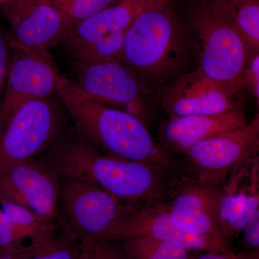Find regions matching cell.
Returning a JSON list of instances; mask_svg holds the SVG:
<instances>
[{"label":"cell","mask_w":259,"mask_h":259,"mask_svg":"<svg viewBox=\"0 0 259 259\" xmlns=\"http://www.w3.org/2000/svg\"><path fill=\"white\" fill-rule=\"evenodd\" d=\"M40 160L60 178L90 182L127 203L155 204L164 193V172L102 153L74 129L65 131Z\"/></svg>","instance_id":"6da1fadb"},{"label":"cell","mask_w":259,"mask_h":259,"mask_svg":"<svg viewBox=\"0 0 259 259\" xmlns=\"http://www.w3.org/2000/svg\"><path fill=\"white\" fill-rule=\"evenodd\" d=\"M56 93L72 119L76 132L93 147L164 173L176 168L172 155L155 142L142 121L134 116L89 98L72 80L61 74Z\"/></svg>","instance_id":"7a4b0ae2"},{"label":"cell","mask_w":259,"mask_h":259,"mask_svg":"<svg viewBox=\"0 0 259 259\" xmlns=\"http://www.w3.org/2000/svg\"><path fill=\"white\" fill-rule=\"evenodd\" d=\"M193 51L187 30L170 5L143 10L126 33L121 63L134 71L143 88L161 94L192 71Z\"/></svg>","instance_id":"3957f363"},{"label":"cell","mask_w":259,"mask_h":259,"mask_svg":"<svg viewBox=\"0 0 259 259\" xmlns=\"http://www.w3.org/2000/svg\"><path fill=\"white\" fill-rule=\"evenodd\" d=\"M194 61L202 74L238 97L250 53L220 0H185Z\"/></svg>","instance_id":"277c9868"},{"label":"cell","mask_w":259,"mask_h":259,"mask_svg":"<svg viewBox=\"0 0 259 259\" xmlns=\"http://www.w3.org/2000/svg\"><path fill=\"white\" fill-rule=\"evenodd\" d=\"M65 127L64 111L50 97L25 102L0 125V173L46 152Z\"/></svg>","instance_id":"5b68a950"},{"label":"cell","mask_w":259,"mask_h":259,"mask_svg":"<svg viewBox=\"0 0 259 259\" xmlns=\"http://www.w3.org/2000/svg\"><path fill=\"white\" fill-rule=\"evenodd\" d=\"M133 205L90 182L61 178L59 223L81 243L100 241Z\"/></svg>","instance_id":"8992f818"},{"label":"cell","mask_w":259,"mask_h":259,"mask_svg":"<svg viewBox=\"0 0 259 259\" xmlns=\"http://www.w3.org/2000/svg\"><path fill=\"white\" fill-rule=\"evenodd\" d=\"M143 10L136 0H119L71 29L64 44L76 61L121 62L126 33Z\"/></svg>","instance_id":"52a82bcc"},{"label":"cell","mask_w":259,"mask_h":259,"mask_svg":"<svg viewBox=\"0 0 259 259\" xmlns=\"http://www.w3.org/2000/svg\"><path fill=\"white\" fill-rule=\"evenodd\" d=\"M259 149V116L246 125L213 136L183 153L194 180L218 187L230 173L253 161Z\"/></svg>","instance_id":"ba28073f"},{"label":"cell","mask_w":259,"mask_h":259,"mask_svg":"<svg viewBox=\"0 0 259 259\" xmlns=\"http://www.w3.org/2000/svg\"><path fill=\"white\" fill-rule=\"evenodd\" d=\"M0 15L9 25L11 47L49 51L64 44L70 32L52 0H3Z\"/></svg>","instance_id":"9c48e42d"},{"label":"cell","mask_w":259,"mask_h":259,"mask_svg":"<svg viewBox=\"0 0 259 259\" xmlns=\"http://www.w3.org/2000/svg\"><path fill=\"white\" fill-rule=\"evenodd\" d=\"M1 105L0 125L25 102L56 93L59 74L48 50L11 47Z\"/></svg>","instance_id":"30bf717a"},{"label":"cell","mask_w":259,"mask_h":259,"mask_svg":"<svg viewBox=\"0 0 259 259\" xmlns=\"http://www.w3.org/2000/svg\"><path fill=\"white\" fill-rule=\"evenodd\" d=\"M60 183V177L50 167L41 160L30 158L0 173V200L20 204L59 223Z\"/></svg>","instance_id":"8fae6325"},{"label":"cell","mask_w":259,"mask_h":259,"mask_svg":"<svg viewBox=\"0 0 259 259\" xmlns=\"http://www.w3.org/2000/svg\"><path fill=\"white\" fill-rule=\"evenodd\" d=\"M137 236L174 242L190 251L223 253L230 250L228 246L181 229L171 221L168 206L161 203L146 204L141 207L131 206L116 220L99 241H120Z\"/></svg>","instance_id":"7c38bea8"},{"label":"cell","mask_w":259,"mask_h":259,"mask_svg":"<svg viewBox=\"0 0 259 259\" xmlns=\"http://www.w3.org/2000/svg\"><path fill=\"white\" fill-rule=\"evenodd\" d=\"M169 190L171 202L167 206L176 226L194 236L228 246L219 226L218 187L183 177L176 180Z\"/></svg>","instance_id":"4fadbf2b"},{"label":"cell","mask_w":259,"mask_h":259,"mask_svg":"<svg viewBox=\"0 0 259 259\" xmlns=\"http://www.w3.org/2000/svg\"><path fill=\"white\" fill-rule=\"evenodd\" d=\"M161 95L162 106L170 118L218 115L241 105L237 95L198 69L179 76Z\"/></svg>","instance_id":"5bb4252c"},{"label":"cell","mask_w":259,"mask_h":259,"mask_svg":"<svg viewBox=\"0 0 259 259\" xmlns=\"http://www.w3.org/2000/svg\"><path fill=\"white\" fill-rule=\"evenodd\" d=\"M74 72L73 82L83 95L95 101L125 106L141 99L144 88L134 71L122 63L76 61Z\"/></svg>","instance_id":"9a60e30c"},{"label":"cell","mask_w":259,"mask_h":259,"mask_svg":"<svg viewBox=\"0 0 259 259\" xmlns=\"http://www.w3.org/2000/svg\"><path fill=\"white\" fill-rule=\"evenodd\" d=\"M247 124L241 105L218 115L172 117L162 127L161 146L171 155L183 154L197 143Z\"/></svg>","instance_id":"2e32d148"},{"label":"cell","mask_w":259,"mask_h":259,"mask_svg":"<svg viewBox=\"0 0 259 259\" xmlns=\"http://www.w3.org/2000/svg\"><path fill=\"white\" fill-rule=\"evenodd\" d=\"M258 180V172L255 171L249 190L237 192L236 182H233L224 192L220 193L219 226L225 239L242 231L259 210Z\"/></svg>","instance_id":"e0dca14e"},{"label":"cell","mask_w":259,"mask_h":259,"mask_svg":"<svg viewBox=\"0 0 259 259\" xmlns=\"http://www.w3.org/2000/svg\"><path fill=\"white\" fill-rule=\"evenodd\" d=\"M0 208L28 245L44 241L60 226L59 223L46 219L28 207L10 201L0 200Z\"/></svg>","instance_id":"ac0fdd59"},{"label":"cell","mask_w":259,"mask_h":259,"mask_svg":"<svg viewBox=\"0 0 259 259\" xmlns=\"http://www.w3.org/2000/svg\"><path fill=\"white\" fill-rule=\"evenodd\" d=\"M237 31L252 51L259 49V0H220Z\"/></svg>","instance_id":"d6986e66"},{"label":"cell","mask_w":259,"mask_h":259,"mask_svg":"<svg viewBox=\"0 0 259 259\" xmlns=\"http://www.w3.org/2000/svg\"><path fill=\"white\" fill-rule=\"evenodd\" d=\"M127 259H189L190 250L174 242L137 236L120 241Z\"/></svg>","instance_id":"ffe728a7"},{"label":"cell","mask_w":259,"mask_h":259,"mask_svg":"<svg viewBox=\"0 0 259 259\" xmlns=\"http://www.w3.org/2000/svg\"><path fill=\"white\" fill-rule=\"evenodd\" d=\"M81 243L60 226L42 242L30 259H77Z\"/></svg>","instance_id":"44dd1931"},{"label":"cell","mask_w":259,"mask_h":259,"mask_svg":"<svg viewBox=\"0 0 259 259\" xmlns=\"http://www.w3.org/2000/svg\"><path fill=\"white\" fill-rule=\"evenodd\" d=\"M70 29L119 0H52Z\"/></svg>","instance_id":"7402d4cb"},{"label":"cell","mask_w":259,"mask_h":259,"mask_svg":"<svg viewBox=\"0 0 259 259\" xmlns=\"http://www.w3.org/2000/svg\"><path fill=\"white\" fill-rule=\"evenodd\" d=\"M77 259H127L120 241H96L81 243Z\"/></svg>","instance_id":"603a6c76"},{"label":"cell","mask_w":259,"mask_h":259,"mask_svg":"<svg viewBox=\"0 0 259 259\" xmlns=\"http://www.w3.org/2000/svg\"><path fill=\"white\" fill-rule=\"evenodd\" d=\"M6 214L0 208V250L28 246Z\"/></svg>","instance_id":"cb8c5ba5"},{"label":"cell","mask_w":259,"mask_h":259,"mask_svg":"<svg viewBox=\"0 0 259 259\" xmlns=\"http://www.w3.org/2000/svg\"><path fill=\"white\" fill-rule=\"evenodd\" d=\"M242 89H245L259 100L258 51L250 53L242 77Z\"/></svg>","instance_id":"d4e9b609"},{"label":"cell","mask_w":259,"mask_h":259,"mask_svg":"<svg viewBox=\"0 0 259 259\" xmlns=\"http://www.w3.org/2000/svg\"><path fill=\"white\" fill-rule=\"evenodd\" d=\"M11 56V47L7 34L0 30V105L4 93L5 83Z\"/></svg>","instance_id":"484cf974"},{"label":"cell","mask_w":259,"mask_h":259,"mask_svg":"<svg viewBox=\"0 0 259 259\" xmlns=\"http://www.w3.org/2000/svg\"><path fill=\"white\" fill-rule=\"evenodd\" d=\"M243 240L245 246L258 253L259 248V210L252 216L243 229Z\"/></svg>","instance_id":"4316f807"},{"label":"cell","mask_w":259,"mask_h":259,"mask_svg":"<svg viewBox=\"0 0 259 259\" xmlns=\"http://www.w3.org/2000/svg\"><path fill=\"white\" fill-rule=\"evenodd\" d=\"M44 241L22 248L0 250V259H30Z\"/></svg>","instance_id":"83f0119b"},{"label":"cell","mask_w":259,"mask_h":259,"mask_svg":"<svg viewBox=\"0 0 259 259\" xmlns=\"http://www.w3.org/2000/svg\"><path fill=\"white\" fill-rule=\"evenodd\" d=\"M197 259H259L258 253H233L231 250L223 253L205 252Z\"/></svg>","instance_id":"f1b7e54d"},{"label":"cell","mask_w":259,"mask_h":259,"mask_svg":"<svg viewBox=\"0 0 259 259\" xmlns=\"http://www.w3.org/2000/svg\"><path fill=\"white\" fill-rule=\"evenodd\" d=\"M144 6V10L168 6L175 0H136Z\"/></svg>","instance_id":"f546056e"},{"label":"cell","mask_w":259,"mask_h":259,"mask_svg":"<svg viewBox=\"0 0 259 259\" xmlns=\"http://www.w3.org/2000/svg\"><path fill=\"white\" fill-rule=\"evenodd\" d=\"M3 1V0H0V2Z\"/></svg>","instance_id":"4dcf8cb0"}]
</instances>
